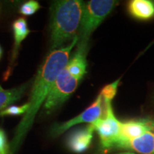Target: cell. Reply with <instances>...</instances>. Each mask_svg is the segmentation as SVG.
Segmentation results:
<instances>
[{
  "mask_svg": "<svg viewBox=\"0 0 154 154\" xmlns=\"http://www.w3.org/2000/svg\"><path fill=\"white\" fill-rule=\"evenodd\" d=\"M102 101H103V97L101 94H99L95 101L81 114L54 128L52 134L55 136H59L75 125L82 124V123H88L91 124L102 119L104 116L103 113Z\"/></svg>",
  "mask_w": 154,
  "mask_h": 154,
  "instance_id": "8992f818",
  "label": "cell"
},
{
  "mask_svg": "<svg viewBox=\"0 0 154 154\" xmlns=\"http://www.w3.org/2000/svg\"><path fill=\"white\" fill-rule=\"evenodd\" d=\"M13 32L14 37V55L16 56L19 46L23 40L29 35L31 31L28 27L26 19L23 17L16 19L12 25Z\"/></svg>",
  "mask_w": 154,
  "mask_h": 154,
  "instance_id": "7c38bea8",
  "label": "cell"
},
{
  "mask_svg": "<svg viewBox=\"0 0 154 154\" xmlns=\"http://www.w3.org/2000/svg\"><path fill=\"white\" fill-rule=\"evenodd\" d=\"M94 128L90 124L85 128L74 131L69 136L67 145L69 149L74 153H83L91 145Z\"/></svg>",
  "mask_w": 154,
  "mask_h": 154,
  "instance_id": "ba28073f",
  "label": "cell"
},
{
  "mask_svg": "<svg viewBox=\"0 0 154 154\" xmlns=\"http://www.w3.org/2000/svg\"><path fill=\"white\" fill-rule=\"evenodd\" d=\"M9 146L3 130L0 129V154H8Z\"/></svg>",
  "mask_w": 154,
  "mask_h": 154,
  "instance_id": "2e32d148",
  "label": "cell"
},
{
  "mask_svg": "<svg viewBox=\"0 0 154 154\" xmlns=\"http://www.w3.org/2000/svg\"><path fill=\"white\" fill-rule=\"evenodd\" d=\"M40 8V5L38 2L31 0L23 4L21 6L19 12L24 16H30L36 12Z\"/></svg>",
  "mask_w": 154,
  "mask_h": 154,
  "instance_id": "9a60e30c",
  "label": "cell"
},
{
  "mask_svg": "<svg viewBox=\"0 0 154 154\" xmlns=\"http://www.w3.org/2000/svg\"><path fill=\"white\" fill-rule=\"evenodd\" d=\"M105 113L103 118L93 125L99 134L101 145L104 148L114 147L121 136V123L113 113L111 102L104 101Z\"/></svg>",
  "mask_w": 154,
  "mask_h": 154,
  "instance_id": "5b68a950",
  "label": "cell"
},
{
  "mask_svg": "<svg viewBox=\"0 0 154 154\" xmlns=\"http://www.w3.org/2000/svg\"></svg>",
  "mask_w": 154,
  "mask_h": 154,
  "instance_id": "d6986e66",
  "label": "cell"
},
{
  "mask_svg": "<svg viewBox=\"0 0 154 154\" xmlns=\"http://www.w3.org/2000/svg\"><path fill=\"white\" fill-rule=\"evenodd\" d=\"M26 87L27 84L11 89H4L0 86V111H2L8 106L20 99Z\"/></svg>",
  "mask_w": 154,
  "mask_h": 154,
  "instance_id": "8fae6325",
  "label": "cell"
},
{
  "mask_svg": "<svg viewBox=\"0 0 154 154\" xmlns=\"http://www.w3.org/2000/svg\"><path fill=\"white\" fill-rule=\"evenodd\" d=\"M130 14L139 20H149L154 17V2L149 0H132L128 5Z\"/></svg>",
  "mask_w": 154,
  "mask_h": 154,
  "instance_id": "30bf717a",
  "label": "cell"
},
{
  "mask_svg": "<svg viewBox=\"0 0 154 154\" xmlns=\"http://www.w3.org/2000/svg\"><path fill=\"white\" fill-rule=\"evenodd\" d=\"M116 2L113 0H91L84 4L79 29L80 44L87 45L90 36L111 13Z\"/></svg>",
  "mask_w": 154,
  "mask_h": 154,
  "instance_id": "277c9868",
  "label": "cell"
},
{
  "mask_svg": "<svg viewBox=\"0 0 154 154\" xmlns=\"http://www.w3.org/2000/svg\"><path fill=\"white\" fill-rule=\"evenodd\" d=\"M78 36L70 44L59 49L52 50L38 69L28 102L29 109L17 127L13 140V149H16L19 142L28 131L41 106L44 103L57 76L69 61L71 51L78 42Z\"/></svg>",
  "mask_w": 154,
  "mask_h": 154,
  "instance_id": "6da1fadb",
  "label": "cell"
},
{
  "mask_svg": "<svg viewBox=\"0 0 154 154\" xmlns=\"http://www.w3.org/2000/svg\"><path fill=\"white\" fill-rule=\"evenodd\" d=\"M29 109L28 103H25L22 106H10L4 109L2 111H0V116H4L11 115V116H16L21 115L26 113V111Z\"/></svg>",
  "mask_w": 154,
  "mask_h": 154,
  "instance_id": "5bb4252c",
  "label": "cell"
},
{
  "mask_svg": "<svg viewBox=\"0 0 154 154\" xmlns=\"http://www.w3.org/2000/svg\"><path fill=\"white\" fill-rule=\"evenodd\" d=\"M2 50L1 46H0V58L2 57Z\"/></svg>",
  "mask_w": 154,
  "mask_h": 154,
  "instance_id": "ac0fdd59",
  "label": "cell"
},
{
  "mask_svg": "<svg viewBox=\"0 0 154 154\" xmlns=\"http://www.w3.org/2000/svg\"><path fill=\"white\" fill-rule=\"evenodd\" d=\"M84 4L80 0H61L52 3L50 9L51 49H59L78 36Z\"/></svg>",
  "mask_w": 154,
  "mask_h": 154,
  "instance_id": "3957f363",
  "label": "cell"
},
{
  "mask_svg": "<svg viewBox=\"0 0 154 154\" xmlns=\"http://www.w3.org/2000/svg\"><path fill=\"white\" fill-rule=\"evenodd\" d=\"M154 128V121L149 120H132L121 123L120 140H131ZM118 141V142H119ZM117 142V143H118Z\"/></svg>",
  "mask_w": 154,
  "mask_h": 154,
  "instance_id": "9c48e42d",
  "label": "cell"
},
{
  "mask_svg": "<svg viewBox=\"0 0 154 154\" xmlns=\"http://www.w3.org/2000/svg\"><path fill=\"white\" fill-rule=\"evenodd\" d=\"M87 45L78 44L74 55L57 76L44 103L43 111L49 113L62 104L76 91L86 73Z\"/></svg>",
  "mask_w": 154,
  "mask_h": 154,
  "instance_id": "7a4b0ae2",
  "label": "cell"
},
{
  "mask_svg": "<svg viewBox=\"0 0 154 154\" xmlns=\"http://www.w3.org/2000/svg\"><path fill=\"white\" fill-rule=\"evenodd\" d=\"M116 154H136V153H129V152H124V153H116Z\"/></svg>",
  "mask_w": 154,
  "mask_h": 154,
  "instance_id": "e0dca14e",
  "label": "cell"
},
{
  "mask_svg": "<svg viewBox=\"0 0 154 154\" xmlns=\"http://www.w3.org/2000/svg\"><path fill=\"white\" fill-rule=\"evenodd\" d=\"M119 82H120V79H117L110 84H108V85L103 88V89L101 90L100 94H101L104 101L111 102L113 98L115 97L116 94L117 92V88H118Z\"/></svg>",
  "mask_w": 154,
  "mask_h": 154,
  "instance_id": "4fadbf2b",
  "label": "cell"
},
{
  "mask_svg": "<svg viewBox=\"0 0 154 154\" xmlns=\"http://www.w3.org/2000/svg\"><path fill=\"white\" fill-rule=\"evenodd\" d=\"M115 146L128 149L141 154H154V128L131 140H120Z\"/></svg>",
  "mask_w": 154,
  "mask_h": 154,
  "instance_id": "52a82bcc",
  "label": "cell"
}]
</instances>
